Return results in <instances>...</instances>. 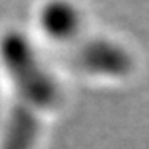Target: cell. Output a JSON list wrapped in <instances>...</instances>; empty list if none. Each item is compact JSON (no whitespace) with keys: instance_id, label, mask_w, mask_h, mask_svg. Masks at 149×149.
<instances>
[{"instance_id":"1","label":"cell","mask_w":149,"mask_h":149,"mask_svg":"<svg viewBox=\"0 0 149 149\" xmlns=\"http://www.w3.org/2000/svg\"><path fill=\"white\" fill-rule=\"evenodd\" d=\"M3 51L10 79L15 81L16 89L0 149H35L43 111L52 105L56 87L19 38L8 40Z\"/></svg>"}]
</instances>
